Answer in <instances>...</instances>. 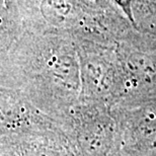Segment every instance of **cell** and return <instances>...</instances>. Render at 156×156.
Listing matches in <instances>:
<instances>
[{
  "mask_svg": "<svg viewBox=\"0 0 156 156\" xmlns=\"http://www.w3.org/2000/svg\"><path fill=\"white\" fill-rule=\"evenodd\" d=\"M117 1H119V2H122V3H123V4H124L125 2H128V1H129V0H117Z\"/></svg>",
  "mask_w": 156,
  "mask_h": 156,
  "instance_id": "obj_1",
  "label": "cell"
}]
</instances>
